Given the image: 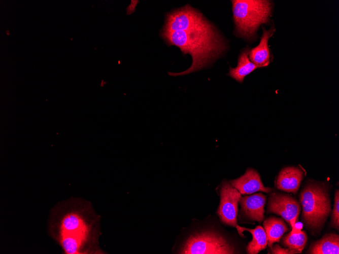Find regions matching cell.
Here are the masks:
<instances>
[{"label": "cell", "instance_id": "6da1fadb", "mask_svg": "<svg viewBox=\"0 0 339 254\" xmlns=\"http://www.w3.org/2000/svg\"><path fill=\"white\" fill-rule=\"evenodd\" d=\"M161 36L168 45L178 47L183 54H189L192 58L189 68L180 72H168L172 76L201 69L219 57L226 48L223 38L210 23L185 31H161Z\"/></svg>", "mask_w": 339, "mask_h": 254}, {"label": "cell", "instance_id": "7a4b0ae2", "mask_svg": "<svg viewBox=\"0 0 339 254\" xmlns=\"http://www.w3.org/2000/svg\"><path fill=\"white\" fill-rule=\"evenodd\" d=\"M68 200L59 202L51 213L49 232L66 254L82 253L89 226Z\"/></svg>", "mask_w": 339, "mask_h": 254}, {"label": "cell", "instance_id": "3957f363", "mask_svg": "<svg viewBox=\"0 0 339 254\" xmlns=\"http://www.w3.org/2000/svg\"><path fill=\"white\" fill-rule=\"evenodd\" d=\"M231 2L235 34L249 41L254 39L260 25L269 21L272 11V3L265 0Z\"/></svg>", "mask_w": 339, "mask_h": 254}, {"label": "cell", "instance_id": "277c9868", "mask_svg": "<svg viewBox=\"0 0 339 254\" xmlns=\"http://www.w3.org/2000/svg\"><path fill=\"white\" fill-rule=\"evenodd\" d=\"M299 200L306 227L313 232L320 231L331 210L327 188L320 183H309L301 191Z\"/></svg>", "mask_w": 339, "mask_h": 254}, {"label": "cell", "instance_id": "5b68a950", "mask_svg": "<svg viewBox=\"0 0 339 254\" xmlns=\"http://www.w3.org/2000/svg\"><path fill=\"white\" fill-rule=\"evenodd\" d=\"M180 253L233 254L235 248L221 234L205 230L191 234L186 239Z\"/></svg>", "mask_w": 339, "mask_h": 254}, {"label": "cell", "instance_id": "8992f818", "mask_svg": "<svg viewBox=\"0 0 339 254\" xmlns=\"http://www.w3.org/2000/svg\"><path fill=\"white\" fill-rule=\"evenodd\" d=\"M209 23L200 12L187 5L167 14L162 31H185Z\"/></svg>", "mask_w": 339, "mask_h": 254}, {"label": "cell", "instance_id": "52a82bcc", "mask_svg": "<svg viewBox=\"0 0 339 254\" xmlns=\"http://www.w3.org/2000/svg\"><path fill=\"white\" fill-rule=\"evenodd\" d=\"M220 192V202L217 213L224 225L237 229L239 227L237 224L238 203L241 194L226 181L222 183Z\"/></svg>", "mask_w": 339, "mask_h": 254}, {"label": "cell", "instance_id": "ba28073f", "mask_svg": "<svg viewBox=\"0 0 339 254\" xmlns=\"http://www.w3.org/2000/svg\"><path fill=\"white\" fill-rule=\"evenodd\" d=\"M267 204L269 213L280 215L293 228L300 212V205L296 199L289 195L271 192Z\"/></svg>", "mask_w": 339, "mask_h": 254}, {"label": "cell", "instance_id": "9c48e42d", "mask_svg": "<svg viewBox=\"0 0 339 254\" xmlns=\"http://www.w3.org/2000/svg\"><path fill=\"white\" fill-rule=\"evenodd\" d=\"M266 196L262 193L241 197L239 203L241 206L239 218L260 223L264 219Z\"/></svg>", "mask_w": 339, "mask_h": 254}, {"label": "cell", "instance_id": "30bf717a", "mask_svg": "<svg viewBox=\"0 0 339 254\" xmlns=\"http://www.w3.org/2000/svg\"><path fill=\"white\" fill-rule=\"evenodd\" d=\"M229 183L241 194H251L256 192L271 193L273 190L264 186L259 174L252 168H248L238 178L230 180Z\"/></svg>", "mask_w": 339, "mask_h": 254}, {"label": "cell", "instance_id": "8fae6325", "mask_svg": "<svg viewBox=\"0 0 339 254\" xmlns=\"http://www.w3.org/2000/svg\"><path fill=\"white\" fill-rule=\"evenodd\" d=\"M303 177L304 173L300 168L294 166L285 167L278 175L276 188L279 190L296 194Z\"/></svg>", "mask_w": 339, "mask_h": 254}, {"label": "cell", "instance_id": "7c38bea8", "mask_svg": "<svg viewBox=\"0 0 339 254\" xmlns=\"http://www.w3.org/2000/svg\"><path fill=\"white\" fill-rule=\"evenodd\" d=\"M262 29L263 33L259 45L251 49L249 54L251 61L260 67H265L269 63L270 53L268 41L276 30L274 27L268 30L264 27H262Z\"/></svg>", "mask_w": 339, "mask_h": 254}, {"label": "cell", "instance_id": "4fadbf2b", "mask_svg": "<svg viewBox=\"0 0 339 254\" xmlns=\"http://www.w3.org/2000/svg\"><path fill=\"white\" fill-rule=\"evenodd\" d=\"M307 252L311 254H338V235L334 233L325 234L320 239L313 242Z\"/></svg>", "mask_w": 339, "mask_h": 254}, {"label": "cell", "instance_id": "5bb4252c", "mask_svg": "<svg viewBox=\"0 0 339 254\" xmlns=\"http://www.w3.org/2000/svg\"><path fill=\"white\" fill-rule=\"evenodd\" d=\"M263 225L266 235L267 245L270 248L274 243L280 241L284 233L289 230L282 219L273 216L265 220Z\"/></svg>", "mask_w": 339, "mask_h": 254}, {"label": "cell", "instance_id": "9a60e30c", "mask_svg": "<svg viewBox=\"0 0 339 254\" xmlns=\"http://www.w3.org/2000/svg\"><path fill=\"white\" fill-rule=\"evenodd\" d=\"M240 235L244 237L242 234L244 231H247L252 234V240L249 242L246 247V252L248 254H257L264 249L267 245L266 235L264 228L261 226H257L254 229H249L239 226L237 229Z\"/></svg>", "mask_w": 339, "mask_h": 254}, {"label": "cell", "instance_id": "2e32d148", "mask_svg": "<svg viewBox=\"0 0 339 254\" xmlns=\"http://www.w3.org/2000/svg\"><path fill=\"white\" fill-rule=\"evenodd\" d=\"M249 49L246 48L241 53L238 65L235 68L230 67L228 76L238 82L242 83L245 77L257 68L260 67L250 60L249 57Z\"/></svg>", "mask_w": 339, "mask_h": 254}, {"label": "cell", "instance_id": "e0dca14e", "mask_svg": "<svg viewBox=\"0 0 339 254\" xmlns=\"http://www.w3.org/2000/svg\"><path fill=\"white\" fill-rule=\"evenodd\" d=\"M307 242V237L304 231L292 233L290 232L282 239V244L285 247L300 253L304 249Z\"/></svg>", "mask_w": 339, "mask_h": 254}, {"label": "cell", "instance_id": "ac0fdd59", "mask_svg": "<svg viewBox=\"0 0 339 254\" xmlns=\"http://www.w3.org/2000/svg\"><path fill=\"white\" fill-rule=\"evenodd\" d=\"M330 225L338 230L339 229V191L336 190L334 194V203L331 216Z\"/></svg>", "mask_w": 339, "mask_h": 254}, {"label": "cell", "instance_id": "d6986e66", "mask_svg": "<svg viewBox=\"0 0 339 254\" xmlns=\"http://www.w3.org/2000/svg\"><path fill=\"white\" fill-rule=\"evenodd\" d=\"M268 253L272 254H295L296 252L288 248H282L279 244H276L273 245L270 248V252Z\"/></svg>", "mask_w": 339, "mask_h": 254}, {"label": "cell", "instance_id": "ffe728a7", "mask_svg": "<svg viewBox=\"0 0 339 254\" xmlns=\"http://www.w3.org/2000/svg\"><path fill=\"white\" fill-rule=\"evenodd\" d=\"M6 32H7V33L8 35L9 34V31H8V30L6 31Z\"/></svg>", "mask_w": 339, "mask_h": 254}]
</instances>
